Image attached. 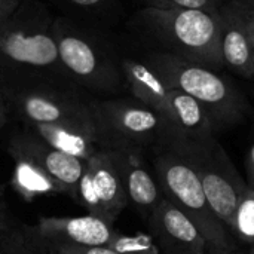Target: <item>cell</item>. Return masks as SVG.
<instances>
[{
    "mask_svg": "<svg viewBox=\"0 0 254 254\" xmlns=\"http://www.w3.org/2000/svg\"><path fill=\"white\" fill-rule=\"evenodd\" d=\"M54 15L42 0H21L0 24V89L31 83H73L60 61Z\"/></svg>",
    "mask_w": 254,
    "mask_h": 254,
    "instance_id": "cell-1",
    "label": "cell"
},
{
    "mask_svg": "<svg viewBox=\"0 0 254 254\" xmlns=\"http://www.w3.org/2000/svg\"><path fill=\"white\" fill-rule=\"evenodd\" d=\"M7 112L25 128L68 134L92 149L101 146L98 127L88 98L74 83H31L1 89Z\"/></svg>",
    "mask_w": 254,
    "mask_h": 254,
    "instance_id": "cell-2",
    "label": "cell"
},
{
    "mask_svg": "<svg viewBox=\"0 0 254 254\" xmlns=\"http://www.w3.org/2000/svg\"><path fill=\"white\" fill-rule=\"evenodd\" d=\"M52 31L67 77L82 91L115 95L125 86L122 58L94 25L68 16H57Z\"/></svg>",
    "mask_w": 254,
    "mask_h": 254,
    "instance_id": "cell-3",
    "label": "cell"
},
{
    "mask_svg": "<svg viewBox=\"0 0 254 254\" xmlns=\"http://www.w3.org/2000/svg\"><path fill=\"white\" fill-rule=\"evenodd\" d=\"M217 10L143 7L135 13L134 25L159 46L158 51L222 71Z\"/></svg>",
    "mask_w": 254,
    "mask_h": 254,
    "instance_id": "cell-4",
    "label": "cell"
},
{
    "mask_svg": "<svg viewBox=\"0 0 254 254\" xmlns=\"http://www.w3.org/2000/svg\"><path fill=\"white\" fill-rule=\"evenodd\" d=\"M143 60L170 89L193 97L208 112L217 132L246 121L249 101L222 71L158 49L146 54Z\"/></svg>",
    "mask_w": 254,
    "mask_h": 254,
    "instance_id": "cell-5",
    "label": "cell"
},
{
    "mask_svg": "<svg viewBox=\"0 0 254 254\" xmlns=\"http://www.w3.org/2000/svg\"><path fill=\"white\" fill-rule=\"evenodd\" d=\"M153 150L155 179L162 196L196 226L207 241V252L240 250L232 234L214 214L189 164L167 144H158Z\"/></svg>",
    "mask_w": 254,
    "mask_h": 254,
    "instance_id": "cell-6",
    "label": "cell"
},
{
    "mask_svg": "<svg viewBox=\"0 0 254 254\" xmlns=\"http://www.w3.org/2000/svg\"><path fill=\"white\" fill-rule=\"evenodd\" d=\"M7 149L16 164V186L24 195L65 193L76 199L85 159L51 146L28 128L12 135Z\"/></svg>",
    "mask_w": 254,
    "mask_h": 254,
    "instance_id": "cell-7",
    "label": "cell"
},
{
    "mask_svg": "<svg viewBox=\"0 0 254 254\" xmlns=\"http://www.w3.org/2000/svg\"><path fill=\"white\" fill-rule=\"evenodd\" d=\"M159 144H167L189 164L199 179L214 214L229 231L247 185L216 135L202 138L168 135Z\"/></svg>",
    "mask_w": 254,
    "mask_h": 254,
    "instance_id": "cell-8",
    "label": "cell"
},
{
    "mask_svg": "<svg viewBox=\"0 0 254 254\" xmlns=\"http://www.w3.org/2000/svg\"><path fill=\"white\" fill-rule=\"evenodd\" d=\"M100 132V147L155 149L167 135L168 124L161 113L132 98H91Z\"/></svg>",
    "mask_w": 254,
    "mask_h": 254,
    "instance_id": "cell-9",
    "label": "cell"
},
{
    "mask_svg": "<svg viewBox=\"0 0 254 254\" xmlns=\"http://www.w3.org/2000/svg\"><path fill=\"white\" fill-rule=\"evenodd\" d=\"M74 201L88 214L109 225H113L128 207V196L110 149L98 147L85 159V170Z\"/></svg>",
    "mask_w": 254,
    "mask_h": 254,
    "instance_id": "cell-10",
    "label": "cell"
},
{
    "mask_svg": "<svg viewBox=\"0 0 254 254\" xmlns=\"http://www.w3.org/2000/svg\"><path fill=\"white\" fill-rule=\"evenodd\" d=\"M147 225L162 254H207L202 234L165 198L150 213Z\"/></svg>",
    "mask_w": 254,
    "mask_h": 254,
    "instance_id": "cell-11",
    "label": "cell"
},
{
    "mask_svg": "<svg viewBox=\"0 0 254 254\" xmlns=\"http://www.w3.org/2000/svg\"><path fill=\"white\" fill-rule=\"evenodd\" d=\"M217 13L223 67L241 77L252 79L254 77V58L243 6L237 0H228Z\"/></svg>",
    "mask_w": 254,
    "mask_h": 254,
    "instance_id": "cell-12",
    "label": "cell"
},
{
    "mask_svg": "<svg viewBox=\"0 0 254 254\" xmlns=\"http://www.w3.org/2000/svg\"><path fill=\"white\" fill-rule=\"evenodd\" d=\"M110 150L128 196V205L131 204L147 220L164 196L159 190L156 179L144 165V150L135 147H113Z\"/></svg>",
    "mask_w": 254,
    "mask_h": 254,
    "instance_id": "cell-13",
    "label": "cell"
},
{
    "mask_svg": "<svg viewBox=\"0 0 254 254\" xmlns=\"http://www.w3.org/2000/svg\"><path fill=\"white\" fill-rule=\"evenodd\" d=\"M37 228L52 244L109 247L116 231L113 225L86 214L80 217H42Z\"/></svg>",
    "mask_w": 254,
    "mask_h": 254,
    "instance_id": "cell-14",
    "label": "cell"
},
{
    "mask_svg": "<svg viewBox=\"0 0 254 254\" xmlns=\"http://www.w3.org/2000/svg\"><path fill=\"white\" fill-rule=\"evenodd\" d=\"M162 116L168 124V135L202 138L217 132L208 112L193 97L179 89H170Z\"/></svg>",
    "mask_w": 254,
    "mask_h": 254,
    "instance_id": "cell-15",
    "label": "cell"
},
{
    "mask_svg": "<svg viewBox=\"0 0 254 254\" xmlns=\"http://www.w3.org/2000/svg\"><path fill=\"white\" fill-rule=\"evenodd\" d=\"M121 64L127 86L129 88L132 97L162 115L170 88L161 76L144 60L124 57Z\"/></svg>",
    "mask_w": 254,
    "mask_h": 254,
    "instance_id": "cell-16",
    "label": "cell"
},
{
    "mask_svg": "<svg viewBox=\"0 0 254 254\" xmlns=\"http://www.w3.org/2000/svg\"><path fill=\"white\" fill-rule=\"evenodd\" d=\"M0 254H58L37 225H15L1 240Z\"/></svg>",
    "mask_w": 254,
    "mask_h": 254,
    "instance_id": "cell-17",
    "label": "cell"
},
{
    "mask_svg": "<svg viewBox=\"0 0 254 254\" xmlns=\"http://www.w3.org/2000/svg\"><path fill=\"white\" fill-rule=\"evenodd\" d=\"M57 4L63 10L68 12L73 19L88 21H101L107 19L110 15L116 12L118 1L116 0H49Z\"/></svg>",
    "mask_w": 254,
    "mask_h": 254,
    "instance_id": "cell-18",
    "label": "cell"
},
{
    "mask_svg": "<svg viewBox=\"0 0 254 254\" xmlns=\"http://www.w3.org/2000/svg\"><path fill=\"white\" fill-rule=\"evenodd\" d=\"M229 232L235 241L249 247L254 246V189L247 188L243 192L234 213Z\"/></svg>",
    "mask_w": 254,
    "mask_h": 254,
    "instance_id": "cell-19",
    "label": "cell"
},
{
    "mask_svg": "<svg viewBox=\"0 0 254 254\" xmlns=\"http://www.w3.org/2000/svg\"><path fill=\"white\" fill-rule=\"evenodd\" d=\"M109 247L122 254H162L149 235H124L116 232Z\"/></svg>",
    "mask_w": 254,
    "mask_h": 254,
    "instance_id": "cell-20",
    "label": "cell"
},
{
    "mask_svg": "<svg viewBox=\"0 0 254 254\" xmlns=\"http://www.w3.org/2000/svg\"><path fill=\"white\" fill-rule=\"evenodd\" d=\"M144 7L159 9H202L217 10L228 0H140Z\"/></svg>",
    "mask_w": 254,
    "mask_h": 254,
    "instance_id": "cell-21",
    "label": "cell"
},
{
    "mask_svg": "<svg viewBox=\"0 0 254 254\" xmlns=\"http://www.w3.org/2000/svg\"><path fill=\"white\" fill-rule=\"evenodd\" d=\"M58 254H122L112 250L110 247H86L71 244H54Z\"/></svg>",
    "mask_w": 254,
    "mask_h": 254,
    "instance_id": "cell-22",
    "label": "cell"
},
{
    "mask_svg": "<svg viewBox=\"0 0 254 254\" xmlns=\"http://www.w3.org/2000/svg\"><path fill=\"white\" fill-rule=\"evenodd\" d=\"M15 220L12 217V214L9 213L7 204L0 201V240L15 226Z\"/></svg>",
    "mask_w": 254,
    "mask_h": 254,
    "instance_id": "cell-23",
    "label": "cell"
},
{
    "mask_svg": "<svg viewBox=\"0 0 254 254\" xmlns=\"http://www.w3.org/2000/svg\"><path fill=\"white\" fill-rule=\"evenodd\" d=\"M246 185L247 188L254 189V144L250 147L246 159Z\"/></svg>",
    "mask_w": 254,
    "mask_h": 254,
    "instance_id": "cell-24",
    "label": "cell"
},
{
    "mask_svg": "<svg viewBox=\"0 0 254 254\" xmlns=\"http://www.w3.org/2000/svg\"><path fill=\"white\" fill-rule=\"evenodd\" d=\"M19 3L21 0H0V24L4 22L13 13Z\"/></svg>",
    "mask_w": 254,
    "mask_h": 254,
    "instance_id": "cell-25",
    "label": "cell"
},
{
    "mask_svg": "<svg viewBox=\"0 0 254 254\" xmlns=\"http://www.w3.org/2000/svg\"><path fill=\"white\" fill-rule=\"evenodd\" d=\"M241 4V3H240ZM243 6V4H241ZM243 13L246 18V25H247V31H249V39H250V45H252V52H253L254 58V10L249 9L246 6H243Z\"/></svg>",
    "mask_w": 254,
    "mask_h": 254,
    "instance_id": "cell-26",
    "label": "cell"
},
{
    "mask_svg": "<svg viewBox=\"0 0 254 254\" xmlns=\"http://www.w3.org/2000/svg\"><path fill=\"white\" fill-rule=\"evenodd\" d=\"M6 121H7V110H4V109L0 107V129L4 127Z\"/></svg>",
    "mask_w": 254,
    "mask_h": 254,
    "instance_id": "cell-27",
    "label": "cell"
},
{
    "mask_svg": "<svg viewBox=\"0 0 254 254\" xmlns=\"http://www.w3.org/2000/svg\"><path fill=\"white\" fill-rule=\"evenodd\" d=\"M238 3H241L243 6L249 7V9H253L254 10V0H237Z\"/></svg>",
    "mask_w": 254,
    "mask_h": 254,
    "instance_id": "cell-28",
    "label": "cell"
},
{
    "mask_svg": "<svg viewBox=\"0 0 254 254\" xmlns=\"http://www.w3.org/2000/svg\"><path fill=\"white\" fill-rule=\"evenodd\" d=\"M207 254H244L240 250H231V252H207Z\"/></svg>",
    "mask_w": 254,
    "mask_h": 254,
    "instance_id": "cell-29",
    "label": "cell"
},
{
    "mask_svg": "<svg viewBox=\"0 0 254 254\" xmlns=\"http://www.w3.org/2000/svg\"><path fill=\"white\" fill-rule=\"evenodd\" d=\"M0 107H1V109H4V110H7V109H6V104H4V98H3L1 89H0Z\"/></svg>",
    "mask_w": 254,
    "mask_h": 254,
    "instance_id": "cell-30",
    "label": "cell"
},
{
    "mask_svg": "<svg viewBox=\"0 0 254 254\" xmlns=\"http://www.w3.org/2000/svg\"><path fill=\"white\" fill-rule=\"evenodd\" d=\"M249 254H254V246L249 247Z\"/></svg>",
    "mask_w": 254,
    "mask_h": 254,
    "instance_id": "cell-31",
    "label": "cell"
},
{
    "mask_svg": "<svg viewBox=\"0 0 254 254\" xmlns=\"http://www.w3.org/2000/svg\"><path fill=\"white\" fill-rule=\"evenodd\" d=\"M1 195H3V188L0 186V198H1Z\"/></svg>",
    "mask_w": 254,
    "mask_h": 254,
    "instance_id": "cell-32",
    "label": "cell"
}]
</instances>
